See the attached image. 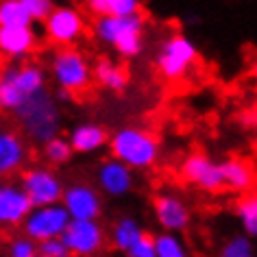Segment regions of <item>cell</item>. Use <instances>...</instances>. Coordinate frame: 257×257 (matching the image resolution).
<instances>
[{
  "mask_svg": "<svg viewBox=\"0 0 257 257\" xmlns=\"http://www.w3.org/2000/svg\"><path fill=\"white\" fill-rule=\"evenodd\" d=\"M124 255L126 257H155V235L144 233Z\"/></svg>",
  "mask_w": 257,
  "mask_h": 257,
  "instance_id": "28",
  "label": "cell"
},
{
  "mask_svg": "<svg viewBox=\"0 0 257 257\" xmlns=\"http://www.w3.org/2000/svg\"><path fill=\"white\" fill-rule=\"evenodd\" d=\"M53 76L57 85L70 96L87 92L92 85V66L76 48H57L53 57Z\"/></svg>",
  "mask_w": 257,
  "mask_h": 257,
  "instance_id": "4",
  "label": "cell"
},
{
  "mask_svg": "<svg viewBox=\"0 0 257 257\" xmlns=\"http://www.w3.org/2000/svg\"><path fill=\"white\" fill-rule=\"evenodd\" d=\"M218 257H257V250L246 235L237 233V235H231L229 240L222 244Z\"/></svg>",
  "mask_w": 257,
  "mask_h": 257,
  "instance_id": "26",
  "label": "cell"
},
{
  "mask_svg": "<svg viewBox=\"0 0 257 257\" xmlns=\"http://www.w3.org/2000/svg\"><path fill=\"white\" fill-rule=\"evenodd\" d=\"M155 257H190V250L177 233L155 235Z\"/></svg>",
  "mask_w": 257,
  "mask_h": 257,
  "instance_id": "25",
  "label": "cell"
},
{
  "mask_svg": "<svg viewBox=\"0 0 257 257\" xmlns=\"http://www.w3.org/2000/svg\"><path fill=\"white\" fill-rule=\"evenodd\" d=\"M181 177L188 183L203 192H218L222 190V175H220V162L209 157L207 153L196 151L190 153L181 162Z\"/></svg>",
  "mask_w": 257,
  "mask_h": 257,
  "instance_id": "11",
  "label": "cell"
},
{
  "mask_svg": "<svg viewBox=\"0 0 257 257\" xmlns=\"http://www.w3.org/2000/svg\"><path fill=\"white\" fill-rule=\"evenodd\" d=\"M92 79L109 92H124L128 85L126 70L111 59H98V63L92 68Z\"/></svg>",
  "mask_w": 257,
  "mask_h": 257,
  "instance_id": "20",
  "label": "cell"
},
{
  "mask_svg": "<svg viewBox=\"0 0 257 257\" xmlns=\"http://www.w3.org/2000/svg\"><path fill=\"white\" fill-rule=\"evenodd\" d=\"M70 257H94L107 244V231L98 220H70L61 235Z\"/></svg>",
  "mask_w": 257,
  "mask_h": 257,
  "instance_id": "8",
  "label": "cell"
},
{
  "mask_svg": "<svg viewBox=\"0 0 257 257\" xmlns=\"http://www.w3.org/2000/svg\"><path fill=\"white\" fill-rule=\"evenodd\" d=\"M27 149L22 140L11 131L0 133V175H11L24 164Z\"/></svg>",
  "mask_w": 257,
  "mask_h": 257,
  "instance_id": "21",
  "label": "cell"
},
{
  "mask_svg": "<svg viewBox=\"0 0 257 257\" xmlns=\"http://www.w3.org/2000/svg\"><path fill=\"white\" fill-rule=\"evenodd\" d=\"M37 257H70L66 244L61 242V237L57 240H48V242H42L37 246Z\"/></svg>",
  "mask_w": 257,
  "mask_h": 257,
  "instance_id": "29",
  "label": "cell"
},
{
  "mask_svg": "<svg viewBox=\"0 0 257 257\" xmlns=\"http://www.w3.org/2000/svg\"><path fill=\"white\" fill-rule=\"evenodd\" d=\"M155 220L162 227V233H183L192 222V211L181 196L172 192H162L153 201Z\"/></svg>",
  "mask_w": 257,
  "mask_h": 257,
  "instance_id": "13",
  "label": "cell"
},
{
  "mask_svg": "<svg viewBox=\"0 0 257 257\" xmlns=\"http://www.w3.org/2000/svg\"><path fill=\"white\" fill-rule=\"evenodd\" d=\"M72 153H81V155H92V153L100 151L102 146L109 144V136L105 126L96 124V122H81L72 128L68 138Z\"/></svg>",
  "mask_w": 257,
  "mask_h": 257,
  "instance_id": "16",
  "label": "cell"
},
{
  "mask_svg": "<svg viewBox=\"0 0 257 257\" xmlns=\"http://www.w3.org/2000/svg\"><path fill=\"white\" fill-rule=\"evenodd\" d=\"M250 72H253V79L257 81V59L253 61V68H250Z\"/></svg>",
  "mask_w": 257,
  "mask_h": 257,
  "instance_id": "32",
  "label": "cell"
},
{
  "mask_svg": "<svg viewBox=\"0 0 257 257\" xmlns=\"http://www.w3.org/2000/svg\"><path fill=\"white\" fill-rule=\"evenodd\" d=\"M111 159L124 164L128 170H149L159 162V140L144 126H122L109 138Z\"/></svg>",
  "mask_w": 257,
  "mask_h": 257,
  "instance_id": "1",
  "label": "cell"
},
{
  "mask_svg": "<svg viewBox=\"0 0 257 257\" xmlns=\"http://www.w3.org/2000/svg\"><path fill=\"white\" fill-rule=\"evenodd\" d=\"M11 257H37V246L29 237H20L11 244Z\"/></svg>",
  "mask_w": 257,
  "mask_h": 257,
  "instance_id": "31",
  "label": "cell"
},
{
  "mask_svg": "<svg viewBox=\"0 0 257 257\" xmlns=\"http://www.w3.org/2000/svg\"><path fill=\"white\" fill-rule=\"evenodd\" d=\"M31 22L24 0H7L0 5V29H27Z\"/></svg>",
  "mask_w": 257,
  "mask_h": 257,
  "instance_id": "24",
  "label": "cell"
},
{
  "mask_svg": "<svg viewBox=\"0 0 257 257\" xmlns=\"http://www.w3.org/2000/svg\"><path fill=\"white\" fill-rule=\"evenodd\" d=\"M44 155L50 164L55 166H61V164H68L70 157H72V146L66 138H59L55 136L53 140H48L46 146H44Z\"/></svg>",
  "mask_w": 257,
  "mask_h": 257,
  "instance_id": "27",
  "label": "cell"
},
{
  "mask_svg": "<svg viewBox=\"0 0 257 257\" xmlns=\"http://www.w3.org/2000/svg\"><path fill=\"white\" fill-rule=\"evenodd\" d=\"M94 35L102 44L113 48L124 59H133L144 50V29L146 16H126V18H96Z\"/></svg>",
  "mask_w": 257,
  "mask_h": 257,
  "instance_id": "2",
  "label": "cell"
},
{
  "mask_svg": "<svg viewBox=\"0 0 257 257\" xmlns=\"http://www.w3.org/2000/svg\"><path fill=\"white\" fill-rule=\"evenodd\" d=\"M44 70L40 66L7 68L0 72V109H20L31 96L44 92Z\"/></svg>",
  "mask_w": 257,
  "mask_h": 257,
  "instance_id": "3",
  "label": "cell"
},
{
  "mask_svg": "<svg viewBox=\"0 0 257 257\" xmlns=\"http://www.w3.org/2000/svg\"><path fill=\"white\" fill-rule=\"evenodd\" d=\"M98 188L111 198H122L133 190V170H128L124 164L115 159H102L96 172Z\"/></svg>",
  "mask_w": 257,
  "mask_h": 257,
  "instance_id": "14",
  "label": "cell"
},
{
  "mask_svg": "<svg viewBox=\"0 0 257 257\" xmlns=\"http://www.w3.org/2000/svg\"><path fill=\"white\" fill-rule=\"evenodd\" d=\"M235 218L240 222V227L248 240L250 237H257V198L253 194H244L235 201Z\"/></svg>",
  "mask_w": 257,
  "mask_h": 257,
  "instance_id": "23",
  "label": "cell"
},
{
  "mask_svg": "<svg viewBox=\"0 0 257 257\" xmlns=\"http://www.w3.org/2000/svg\"><path fill=\"white\" fill-rule=\"evenodd\" d=\"M61 207L70 220H98L102 214V196L89 183H74L63 190Z\"/></svg>",
  "mask_w": 257,
  "mask_h": 257,
  "instance_id": "12",
  "label": "cell"
},
{
  "mask_svg": "<svg viewBox=\"0 0 257 257\" xmlns=\"http://www.w3.org/2000/svg\"><path fill=\"white\" fill-rule=\"evenodd\" d=\"M31 209H33V205L22 192V188H14V185H3L0 188V222H24V218L31 214Z\"/></svg>",
  "mask_w": 257,
  "mask_h": 257,
  "instance_id": "17",
  "label": "cell"
},
{
  "mask_svg": "<svg viewBox=\"0 0 257 257\" xmlns=\"http://www.w3.org/2000/svg\"><path fill=\"white\" fill-rule=\"evenodd\" d=\"M144 233H146V231L142 229V224H140L136 218L120 216V218H115V220H113L111 229H109V233H107V240L111 242V246L115 250L126 253V250L131 248Z\"/></svg>",
  "mask_w": 257,
  "mask_h": 257,
  "instance_id": "19",
  "label": "cell"
},
{
  "mask_svg": "<svg viewBox=\"0 0 257 257\" xmlns=\"http://www.w3.org/2000/svg\"><path fill=\"white\" fill-rule=\"evenodd\" d=\"M220 175H222V188L242 196L253 190V185L257 181L253 166L246 159H240V157H229L220 162Z\"/></svg>",
  "mask_w": 257,
  "mask_h": 257,
  "instance_id": "15",
  "label": "cell"
},
{
  "mask_svg": "<svg viewBox=\"0 0 257 257\" xmlns=\"http://www.w3.org/2000/svg\"><path fill=\"white\" fill-rule=\"evenodd\" d=\"M198 59L196 44L181 33H175L166 37L157 53V72L166 81H179L194 68Z\"/></svg>",
  "mask_w": 257,
  "mask_h": 257,
  "instance_id": "6",
  "label": "cell"
},
{
  "mask_svg": "<svg viewBox=\"0 0 257 257\" xmlns=\"http://www.w3.org/2000/svg\"><path fill=\"white\" fill-rule=\"evenodd\" d=\"M85 7L96 18H126L144 14V5L140 0H87Z\"/></svg>",
  "mask_w": 257,
  "mask_h": 257,
  "instance_id": "22",
  "label": "cell"
},
{
  "mask_svg": "<svg viewBox=\"0 0 257 257\" xmlns=\"http://www.w3.org/2000/svg\"><path fill=\"white\" fill-rule=\"evenodd\" d=\"M24 7H27L31 20H46L53 11V5L48 0H24Z\"/></svg>",
  "mask_w": 257,
  "mask_h": 257,
  "instance_id": "30",
  "label": "cell"
},
{
  "mask_svg": "<svg viewBox=\"0 0 257 257\" xmlns=\"http://www.w3.org/2000/svg\"><path fill=\"white\" fill-rule=\"evenodd\" d=\"M63 190H66L63 181L50 168H31L22 177V192L27 194L33 207L61 203Z\"/></svg>",
  "mask_w": 257,
  "mask_h": 257,
  "instance_id": "10",
  "label": "cell"
},
{
  "mask_svg": "<svg viewBox=\"0 0 257 257\" xmlns=\"http://www.w3.org/2000/svg\"><path fill=\"white\" fill-rule=\"evenodd\" d=\"M37 48L35 31L27 29H0V53L7 57H24Z\"/></svg>",
  "mask_w": 257,
  "mask_h": 257,
  "instance_id": "18",
  "label": "cell"
},
{
  "mask_svg": "<svg viewBox=\"0 0 257 257\" xmlns=\"http://www.w3.org/2000/svg\"><path fill=\"white\" fill-rule=\"evenodd\" d=\"M18 118H20L24 131L33 140L46 144L48 140L55 138L57 128H59V113H57L55 100L46 92H40L24 102L18 109Z\"/></svg>",
  "mask_w": 257,
  "mask_h": 257,
  "instance_id": "5",
  "label": "cell"
},
{
  "mask_svg": "<svg viewBox=\"0 0 257 257\" xmlns=\"http://www.w3.org/2000/svg\"><path fill=\"white\" fill-rule=\"evenodd\" d=\"M68 222H70V216L61 207V203L46 205V207H33L31 214L24 218V231H27L29 237H33V240L42 244V242L61 237Z\"/></svg>",
  "mask_w": 257,
  "mask_h": 257,
  "instance_id": "9",
  "label": "cell"
},
{
  "mask_svg": "<svg viewBox=\"0 0 257 257\" xmlns=\"http://www.w3.org/2000/svg\"><path fill=\"white\" fill-rule=\"evenodd\" d=\"M253 196L257 198V181H255V185H253Z\"/></svg>",
  "mask_w": 257,
  "mask_h": 257,
  "instance_id": "33",
  "label": "cell"
},
{
  "mask_svg": "<svg viewBox=\"0 0 257 257\" xmlns=\"http://www.w3.org/2000/svg\"><path fill=\"white\" fill-rule=\"evenodd\" d=\"M44 31H46L50 44L59 48H72V44H76L85 35L87 22L76 7H70V5L53 7V11L44 20Z\"/></svg>",
  "mask_w": 257,
  "mask_h": 257,
  "instance_id": "7",
  "label": "cell"
}]
</instances>
